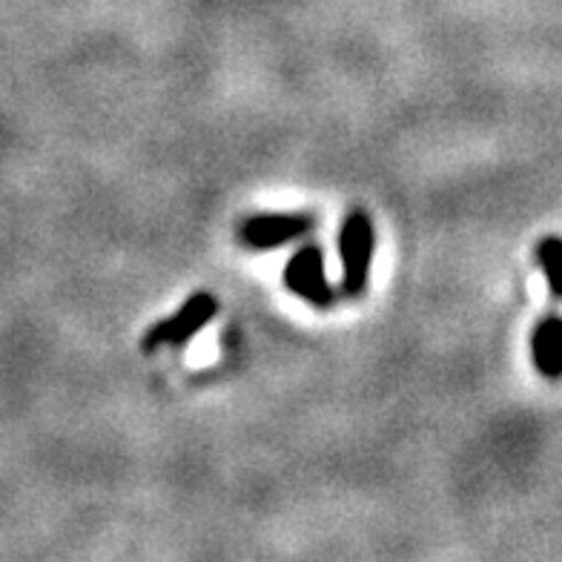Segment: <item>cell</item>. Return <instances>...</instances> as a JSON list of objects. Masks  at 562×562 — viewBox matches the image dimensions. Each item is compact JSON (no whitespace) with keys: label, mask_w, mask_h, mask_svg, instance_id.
Instances as JSON below:
<instances>
[{"label":"cell","mask_w":562,"mask_h":562,"mask_svg":"<svg viewBox=\"0 0 562 562\" xmlns=\"http://www.w3.org/2000/svg\"><path fill=\"white\" fill-rule=\"evenodd\" d=\"M376 250V233L373 222L364 210H350L339 236V256H341V290L350 299L362 296L370 279V261Z\"/></svg>","instance_id":"cell-1"},{"label":"cell","mask_w":562,"mask_h":562,"mask_svg":"<svg viewBox=\"0 0 562 562\" xmlns=\"http://www.w3.org/2000/svg\"><path fill=\"white\" fill-rule=\"evenodd\" d=\"M537 259H540L542 273L548 279V290L551 296L562 299V238L546 236L537 247Z\"/></svg>","instance_id":"cell-6"},{"label":"cell","mask_w":562,"mask_h":562,"mask_svg":"<svg viewBox=\"0 0 562 562\" xmlns=\"http://www.w3.org/2000/svg\"><path fill=\"white\" fill-rule=\"evenodd\" d=\"M313 229V215L302 213H261L241 224V241L250 250H276L302 238Z\"/></svg>","instance_id":"cell-4"},{"label":"cell","mask_w":562,"mask_h":562,"mask_svg":"<svg viewBox=\"0 0 562 562\" xmlns=\"http://www.w3.org/2000/svg\"><path fill=\"white\" fill-rule=\"evenodd\" d=\"M284 284L290 288V293H296L299 299H304L313 307H330L336 299L334 288L325 276V256L318 247H304L299 250L290 265L284 267Z\"/></svg>","instance_id":"cell-3"},{"label":"cell","mask_w":562,"mask_h":562,"mask_svg":"<svg viewBox=\"0 0 562 562\" xmlns=\"http://www.w3.org/2000/svg\"><path fill=\"white\" fill-rule=\"evenodd\" d=\"M215 313H218V299L213 293H195V296L181 304V311L176 316L158 322L144 336L140 348L149 350V353L158 348H181V345H187V341L201 334V327H207L213 322Z\"/></svg>","instance_id":"cell-2"},{"label":"cell","mask_w":562,"mask_h":562,"mask_svg":"<svg viewBox=\"0 0 562 562\" xmlns=\"http://www.w3.org/2000/svg\"><path fill=\"white\" fill-rule=\"evenodd\" d=\"M533 364L546 379H562V318H542L531 336Z\"/></svg>","instance_id":"cell-5"}]
</instances>
